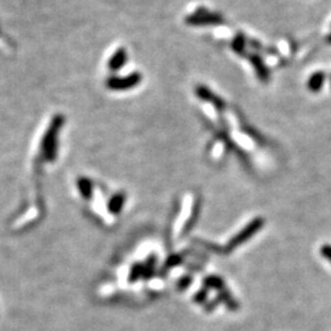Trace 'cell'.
Listing matches in <instances>:
<instances>
[{
    "label": "cell",
    "instance_id": "6da1fadb",
    "mask_svg": "<svg viewBox=\"0 0 331 331\" xmlns=\"http://www.w3.org/2000/svg\"><path fill=\"white\" fill-rule=\"evenodd\" d=\"M64 118L61 114H54L48 119V122L42 127V132L39 134L38 141L36 142V162L54 161V156L58 152L59 137L64 125Z\"/></svg>",
    "mask_w": 331,
    "mask_h": 331
},
{
    "label": "cell",
    "instance_id": "277c9868",
    "mask_svg": "<svg viewBox=\"0 0 331 331\" xmlns=\"http://www.w3.org/2000/svg\"><path fill=\"white\" fill-rule=\"evenodd\" d=\"M262 226H264V220L260 217L255 218L254 221L248 223V225L245 226L244 229L240 230V232L238 233V234L235 235L232 240H230L229 248H235V247H238V245L242 244V243L247 242V240L249 239L252 235H254L255 233H256L257 230L262 227Z\"/></svg>",
    "mask_w": 331,
    "mask_h": 331
},
{
    "label": "cell",
    "instance_id": "5b68a950",
    "mask_svg": "<svg viewBox=\"0 0 331 331\" xmlns=\"http://www.w3.org/2000/svg\"><path fill=\"white\" fill-rule=\"evenodd\" d=\"M250 63L254 66L255 73H256V76L260 78V81L261 82H267L270 78V74L262 59L257 54H253V55H250Z\"/></svg>",
    "mask_w": 331,
    "mask_h": 331
},
{
    "label": "cell",
    "instance_id": "3957f363",
    "mask_svg": "<svg viewBox=\"0 0 331 331\" xmlns=\"http://www.w3.org/2000/svg\"><path fill=\"white\" fill-rule=\"evenodd\" d=\"M185 21L191 26H210V25L222 24L225 19L220 14L211 12L206 9H199L195 10L193 14L188 15Z\"/></svg>",
    "mask_w": 331,
    "mask_h": 331
},
{
    "label": "cell",
    "instance_id": "8992f818",
    "mask_svg": "<svg viewBox=\"0 0 331 331\" xmlns=\"http://www.w3.org/2000/svg\"><path fill=\"white\" fill-rule=\"evenodd\" d=\"M325 82V74L323 71H316L313 75L309 77L308 80V88L311 92L316 93L321 90V87L324 86Z\"/></svg>",
    "mask_w": 331,
    "mask_h": 331
},
{
    "label": "cell",
    "instance_id": "9c48e42d",
    "mask_svg": "<svg viewBox=\"0 0 331 331\" xmlns=\"http://www.w3.org/2000/svg\"><path fill=\"white\" fill-rule=\"evenodd\" d=\"M326 41H328V43H331V33L329 34L328 38H326Z\"/></svg>",
    "mask_w": 331,
    "mask_h": 331
},
{
    "label": "cell",
    "instance_id": "7a4b0ae2",
    "mask_svg": "<svg viewBox=\"0 0 331 331\" xmlns=\"http://www.w3.org/2000/svg\"><path fill=\"white\" fill-rule=\"evenodd\" d=\"M142 75L137 70H122L108 75L105 78V88L112 92H127L141 83Z\"/></svg>",
    "mask_w": 331,
    "mask_h": 331
},
{
    "label": "cell",
    "instance_id": "ba28073f",
    "mask_svg": "<svg viewBox=\"0 0 331 331\" xmlns=\"http://www.w3.org/2000/svg\"><path fill=\"white\" fill-rule=\"evenodd\" d=\"M320 253L326 260H329L331 262V245H324V247H321Z\"/></svg>",
    "mask_w": 331,
    "mask_h": 331
},
{
    "label": "cell",
    "instance_id": "52a82bcc",
    "mask_svg": "<svg viewBox=\"0 0 331 331\" xmlns=\"http://www.w3.org/2000/svg\"><path fill=\"white\" fill-rule=\"evenodd\" d=\"M230 47H232V51H234L235 54L242 55V54L244 53V49H245V37L243 36L242 33H238L237 36L233 38Z\"/></svg>",
    "mask_w": 331,
    "mask_h": 331
}]
</instances>
